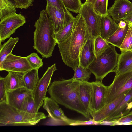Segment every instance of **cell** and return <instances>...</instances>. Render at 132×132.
<instances>
[{
    "mask_svg": "<svg viewBox=\"0 0 132 132\" xmlns=\"http://www.w3.org/2000/svg\"><path fill=\"white\" fill-rule=\"evenodd\" d=\"M128 125H132V122L129 123Z\"/></svg>",
    "mask_w": 132,
    "mask_h": 132,
    "instance_id": "cell-43",
    "label": "cell"
},
{
    "mask_svg": "<svg viewBox=\"0 0 132 132\" xmlns=\"http://www.w3.org/2000/svg\"><path fill=\"white\" fill-rule=\"evenodd\" d=\"M88 39L86 23L82 15L79 13L75 18L71 35L58 44L62 60L65 65L73 69L80 65V52Z\"/></svg>",
    "mask_w": 132,
    "mask_h": 132,
    "instance_id": "cell-1",
    "label": "cell"
},
{
    "mask_svg": "<svg viewBox=\"0 0 132 132\" xmlns=\"http://www.w3.org/2000/svg\"><path fill=\"white\" fill-rule=\"evenodd\" d=\"M58 104L51 97H46L43 101V107L51 118V125H71L77 121L67 117Z\"/></svg>",
    "mask_w": 132,
    "mask_h": 132,
    "instance_id": "cell-8",
    "label": "cell"
},
{
    "mask_svg": "<svg viewBox=\"0 0 132 132\" xmlns=\"http://www.w3.org/2000/svg\"><path fill=\"white\" fill-rule=\"evenodd\" d=\"M127 24L129 25L128 30L122 44L119 48L121 52L132 50V23Z\"/></svg>",
    "mask_w": 132,
    "mask_h": 132,
    "instance_id": "cell-29",
    "label": "cell"
},
{
    "mask_svg": "<svg viewBox=\"0 0 132 132\" xmlns=\"http://www.w3.org/2000/svg\"><path fill=\"white\" fill-rule=\"evenodd\" d=\"M132 89V71L116 75L112 83L107 86L105 105Z\"/></svg>",
    "mask_w": 132,
    "mask_h": 132,
    "instance_id": "cell-6",
    "label": "cell"
},
{
    "mask_svg": "<svg viewBox=\"0 0 132 132\" xmlns=\"http://www.w3.org/2000/svg\"><path fill=\"white\" fill-rule=\"evenodd\" d=\"M80 83L72 78L54 81L50 86L47 91L50 97L58 104L89 118L80 98Z\"/></svg>",
    "mask_w": 132,
    "mask_h": 132,
    "instance_id": "cell-2",
    "label": "cell"
},
{
    "mask_svg": "<svg viewBox=\"0 0 132 132\" xmlns=\"http://www.w3.org/2000/svg\"><path fill=\"white\" fill-rule=\"evenodd\" d=\"M57 69L55 63L48 67L46 71L39 80L32 93L37 112H38L39 110L43 105L52 76Z\"/></svg>",
    "mask_w": 132,
    "mask_h": 132,
    "instance_id": "cell-9",
    "label": "cell"
},
{
    "mask_svg": "<svg viewBox=\"0 0 132 132\" xmlns=\"http://www.w3.org/2000/svg\"><path fill=\"white\" fill-rule=\"evenodd\" d=\"M74 19L63 29L55 34V38L57 44L62 43L71 35L73 31Z\"/></svg>",
    "mask_w": 132,
    "mask_h": 132,
    "instance_id": "cell-28",
    "label": "cell"
},
{
    "mask_svg": "<svg viewBox=\"0 0 132 132\" xmlns=\"http://www.w3.org/2000/svg\"><path fill=\"white\" fill-rule=\"evenodd\" d=\"M26 58L32 69H38L43 65L42 59L40 58L37 53L33 52Z\"/></svg>",
    "mask_w": 132,
    "mask_h": 132,
    "instance_id": "cell-34",
    "label": "cell"
},
{
    "mask_svg": "<svg viewBox=\"0 0 132 132\" xmlns=\"http://www.w3.org/2000/svg\"><path fill=\"white\" fill-rule=\"evenodd\" d=\"M7 90L5 77H0V103L6 102Z\"/></svg>",
    "mask_w": 132,
    "mask_h": 132,
    "instance_id": "cell-35",
    "label": "cell"
},
{
    "mask_svg": "<svg viewBox=\"0 0 132 132\" xmlns=\"http://www.w3.org/2000/svg\"><path fill=\"white\" fill-rule=\"evenodd\" d=\"M5 78L7 91H11L25 87L23 76L24 73L9 71Z\"/></svg>",
    "mask_w": 132,
    "mask_h": 132,
    "instance_id": "cell-20",
    "label": "cell"
},
{
    "mask_svg": "<svg viewBox=\"0 0 132 132\" xmlns=\"http://www.w3.org/2000/svg\"><path fill=\"white\" fill-rule=\"evenodd\" d=\"M127 23H132V12L127 14L122 19Z\"/></svg>",
    "mask_w": 132,
    "mask_h": 132,
    "instance_id": "cell-40",
    "label": "cell"
},
{
    "mask_svg": "<svg viewBox=\"0 0 132 132\" xmlns=\"http://www.w3.org/2000/svg\"><path fill=\"white\" fill-rule=\"evenodd\" d=\"M65 7L69 11L79 13L82 5L81 0H62Z\"/></svg>",
    "mask_w": 132,
    "mask_h": 132,
    "instance_id": "cell-33",
    "label": "cell"
},
{
    "mask_svg": "<svg viewBox=\"0 0 132 132\" xmlns=\"http://www.w3.org/2000/svg\"><path fill=\"white\" fill-rule=\"evenodd\" d=\"M114 121L116 125H128L132 122V111Z\"/></svg>",
    "mask_w": 132,
    "mask_h": 132,
    "instance_id": "cell-37",
    "label": "cell"
},
{
    "mask_svg": "<svg viewBox=\"0 0 132 132\" xmlns=\"http://www.w3.org/2000/svg\"><path fill=\"white\" fill-rule=\"evenodd\" d=\"M73 70L74 74L73 79L80 82L88 81L92 73L89 69L79 65Z\"/></svg>",
    "mask_w": 132,
    "mask_h": 132,
    "instance_id": "cell-27",
    "label": "cell"
},
{
    "mask_svg": "<svg viewBox=\"0 0 132 132\" xmlns=\"http://www.w3.org/2000/svg\"><path fill=\"white\" fill-rule=\"evenodd\" d=\"M131 12L132 2L129 0H115L112 6L108 9L107 13L117 23Z\"/></svg>",
    "mask_w": 132,
    "mask_h": 132,
    "instance_id": "cell-14",
    "label": "cell"
},
{
    "mask_svg": "<svg viewBox=\"0 0 132 132\" xmlns=\"http://www.w3.org/2000/svg\"><path fill=\"white\" fill-rule=\"evenodd\" d=\"M95 1V0H86L85 1L93 5Z\"/></svg>",
    "mask_w": 132,
    "mask_h": 132,
    "instance_id": "cell-42",
    "label": "cell"
},
{
    "mask_svg": "<svg viewBox=\"0 0 132 132\" xmlns=\"http://www.w3.org/2000/svg\"><path fill=\"white\" fill-rule=\"evenodd\" d=\"M119 55L115 46L111 44L96 57L87 68L95 75V81L102 82L108 74L114 72L118 64Z\"/></svg>",
    "mask_w": 132,
    "mask_h": 132,
    "instance_id": "cell-5",
    "label": "cell"
},
{
    "mask_svg": "<svg viewBox=\"0 0 132 132\" xmlns=\"http://www.w3.org/2000/svg\"><path fill=\"white\" fill-rule=\"evenodd\" d=\"M38 19L34 25V49L42 56L43 58L52 56L55 46L57 44L55 38V33L46 10L40 12Z\"/></svg>",
    "mask_w": 132,
    "mask_h": 132,
    "instance_id": "cell-3",
    "label": "cell"
},
{
    "mask_svg": "<svg viewBox=\"0 0 132 132\" xmlns=\"http://www.w3.org/2000/svg\"><path fill=\"white\" fill-rule=\"evenodd\" d=\"M17 8L13 0H0V20L16 13Z\"/></svg>",
    "mask_w": 132,
    "mask_h": 132,
    "instance_id": "cell-24",
    "label": "cell"
},
{
    "mask_svg": "<svg viewBox=\"0 0 132 132\" xmlns=\"http://www.w3.org/2000/svg\"><path fill=\"white\" fill-rule=\"evenodd\" d=\"M22 110L31 113H36L38 112L36 110L32 93L30 94L26 99Z\"/></svg>",
    "mask_w": 132,
    "mask_h": 132,
    "instance_id": "cell-32",
    "label": "cell"
},
{
    "mask_svg": "<svg viewBox=\"0 0 132 132\" xmlns=\"http://www.w3.org/2000/svg\"><path fill=\"white\" fill-rule=\"evenodd\" d=\"M17 8L27 9L30 6L33 5L34 0H13Z\"/></svg>",
    "mask_w": 132,
    "mask_h": 132,
    "instance_id": "cell-38",
    "label": "cell"
},
{
    "mask_svg": "<svg viewBox=\"0 0 132 132\" xmlns=\"http://www.w3.org/2000/svg\"><path fill=\"white\" fill-rule=\"evenodd\" d=\"M79 13L82 15L84 19L89 38L94 39L100 35L101 16L95 12L93 5L85 1L82 4Z\"/></svg>",
    "mask_w": 132,
    "mask_h": 132,
    "instance_id": "cell-7",
    "label": "cell"
},
{
    "mask_svg": "<svg viewBox=\"0 0 132 132\" xmlns=\"http://www.w3.org/2000/svg\"><path fill=\"white\" fill-rule=\"evenodd\" d=\"M119 28L118 24L108 14L101 16L100 35L103 39L105 40Z\"/></svg>",
    "mask_w": 132,
    "mask_h": 132,
    "instance_id": "cell-18",
    "label": "cell"
},
{
    "mask_svg": "<svg viewBox=\"0 0 132 132\" xmlns=\"http://www.w3.org/2000/svg\"><path fill=\"white\" fill-rule=\"evenodd\" d=\"M38 69H32L24 73L23 78L25 87L33 92L39 80L38 74Z\"/></svg>",
    "mask_w": 132,
    "mask_h": 132,
    "instance_id": "cell-23",
    "label": "cell"
},
{
    "mask_svg": "<svg viewBox=\"0 0 132 132\" xmlns=\"http://www.w3.org/2000/svg\"><path fill=\"white\" fill-rule=\"evenodd\" d=\"M132 71V50L121 51L114 72L116 75Z\"/></svg>",
    "mask_w": 132,
    "mask_h": 132,
    "instance_id": "cell-19",
    "label": "cell"
},
{
    "mask_svg": "<svg viewBox=\"0 0 132 132\" xmlns=\"http://www.w3.org/2000/svg\"><path fill=\"white\" fill-rule=\"evenodd\" d=\"M45 9L55 34L64 28L75 18L70 12H66L52 6L46 5Z\"/></svg>",
    "mask_w": 132,
    "mask_h": 132,
    "instance_id": "cell-12",
    "label": "cell"
},
{
    "mask_svg": "<svg viewBox=\"0 0 132 132\" xmlns=\"http://www.w3.org/2000/svg\"><path fill=\"white\" fill-rule=\"evenodd\" d=\"M129 92L123 94L112 102L105 105L95 114L93 119L97 122H101L105 120Z\"/></svg>",
    "mask_w": 132,
    "mask_h": 132,
    "instance_id": "cell-21",
    "label": "cell"
},
{
    "mask_svg": "<svg viewBox=\"0 0 132 132\" xmlns=\"http://www.w3.org/2000/svg\"><path fill=\"white\" fill-rule=\"evenodd\" d=\"M98 122L95 121L93 119L87 121H80L77 120L76 121L71 125V126L85 125H98Z\"/></svg>",
    "mask_w": 132,
    "mask_h": 132,
    "instance_id": "cell-39",
    "label": "cell"
},
{
    "mask_svg": "<svg viewBox=\"0 0 132 132\" xmlns=\"http://www.w3.org/2000/svg\"><path fill=\"white\" fill-rule=\"evenodd\" d=\"M90 113L93 118L95 114L105 105L107 86L102 82H92Z\"/></svg>",
    "mask_w": 132,
    "mask_h": 132,
    "instance_id": "cell-11",
    "label": "cell"
},
{
    "mask_svg": "<svg viewBox=\"0 0 132 132\" xmlns=\"http://www.w3.org/2000/svg\"><path fill=\"white\" fill-rule=\"evenodd\" d=\"M108 0H95L93 5L95 12L98 15L104 16L108 14Z\"/></svg>",
    "mask_w": 132,
    "mask_h": 132,
    "instance_id": "cell-31",
    "label": "cell"
},
{
    "mask_svg": "<svg viewBox=\"0 0 132 132\" xmlns=\"http://www.w3.org/2000/svg\"><path fill=\"white\" fill-rule=\"evenodd\" d=\"M92 87V82L87 81L81 82L79 87L80 99L89 117Z\"/></svg>",
    "mask_w": 132,
    "mask_h": 132,
    "instance_id": "cell-22",
    "label": "cell"
},
{
    "mask_svg": "<svg viewBox=\"0 0 132 132\" xmlns=\"http://www.w3.org/2000/svg\"><path fill=\"white\" fill-rule=\"evenodd\" d=\"M128 28V24L127 23L125 28H119L105 40L109 43L119 48L124 40Z\"/></svg>",
    "mask_w": 132,
    "mask_h": 132,
    "instance_id": "cell-26",
    "label": "cell"
},
{
    "mask_svg": "<svg viewBox=\"0 0 132 132\" xmlns=\"http://www.w3.org/2000/svg\"><path fill=\"white\" fill-rule=\"evenodd\" d=\"M47 116L41 112L29 113L18 109L6 102L0 103V126L35 125Z\"/></svg>",
    "mask_w": 132,
    "mask_h": 132,
    "instance_id": "cell-4",
    "label": "cell"
},
{
    "mask_svg": "<svg viewBox=\"0 0 132 132\" xmlns=\"http://www.w3.org/2000/svg\"><path fill=\"white\" fill-rule=\"evenodd\" d=\"M26 21L25 16L20 13L9 16L0 20V42H4L5 39L10 38L18 28L24 25Z\"/></svg>",
    "mask_w": 132,
    "mask_h": 132,
    "instance_id": "cell-10",
    "label": "cell"
},
{
    "mask_svg": "<svg viewBox=\"0 0 132 132\" xmlns=\"http://www.w3.org/2000/svg\"><path fill=\"white\" fill-rule=\"evenodd\" d=\"M132 108V89L104 120L114 121L129 113ZM104 121V120H103Z\"/></svg>",
    "mask_w": 132,
    "mask_h": 132,
    "instance_id": "cell-16",
    "label": "cell"
},
{
    "mask_svg": "<svg viewBox=\"0 0 132 132\" xmlns=\"http://www.w3.org/2000/svg\"><path fill=\"white\" fill-rule=\"evenodd\" d=\"M109 43L100 35L94 39V47L96 57L102 53L109 46Z\"/></svg>",
    "mask_w": 132,
    "mask_h": 132,
    "instance_id": "cell-30",
    "label": "cell"
},
{
    "mask_svg": "<svg viewBox=\"0 0 132 132\" xmlns=\"http://www.w3.org/2000/svg\"><path fill=\"white\" fill-rule=\"evenodd\" d=\"M47 5L57 8L66 12L69 11L65 7L62 0H46Z\"/></svg>",
    "mask_w": 132,
    "mask_h": 132,
    "instance_id": "cell-36",
    "label": "cell"
},
{
    "mask_svg": "<svg viewBox=\"0 0 132 132\" xmlns=\"http://www.w3.org/2000/svg\"><path fill=\"white\" fill-rule=\"evenodd\" d=\"M19 40L18 37L13 38L10 37L9 40L0 45V67L5 59L10 54L12 53L13 48Z\"/></svg>",
    "mask_w": 132,
    "mask_h": 132,
    "instance_id": "cell-25",
    "label": "cell"
},
{
    "mask_svg": "<svg viewBox=\"0 0 132 132\" xmlns=\"http://www.w3.org/2000/svg\"><path fill=\"white\" fill-rule=\"evenodd\" d=\"M32 93L25 87L19 88L11 91H7L6 102L22 110L26 99Z\"/></svg>",
    "mask_w": 132,
    "mask_h": 132,
    "instance_id": "cell-15",
    "label": "cell"
},
{
    "mask_svg": "<svg viewBox=\"0 0 132 132\" xmlns=\"http://www.w3.org/2000/svg\"><path fill=\"white\" fill-rule=\"evenodd\" d=\"M26 57L10 54L5 58L0 70L25 73L32 69Z\"/></svg>",
    "mask_w": 132,
    "mask_h": 132,
    "instance_id": "cell-13",
    "label": "cell"
},
{
    "mask_svg": "<svg viewBox=\"0 0 132 132\" xmlns=\"http://www.w3.org/2000/svg\"><path fill=\"white\" fill-rule=\"evenodd\" d=\"M96 57L94 39L89 38L86 41L80 52V65L87 68Z\"/></svg>",
    "mask_w": 132,
    "mask_h": 132,
    "instance_id": "cell-17",
    "label": "cell"
},
{
    "mask_svg": "<svg viewBox=\"0 0 132 132\" xmlns=\"http://www.w3.org/2000/svg\"><path fill=\"white\" fill-rule=\"evenodd\" d=\"M127 24L123 20H120L118 23V25L119 28H125Z\"/></svg>",
    "mask_w": 132,
    "mask_h": 132,
    "instance_id": "cell-41",
    "label": "cell"
}]
</instances>
